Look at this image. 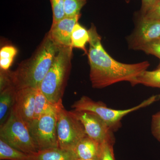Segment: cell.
I'll list each match as a JSON object with an SVG mask.
<instances>
[{
	"label": "cell",
	"instance_id": "2",
	"mask_svg": "<svg viewBox=\"0 0 160 160\" xmlns=\"http://www.w3.org/2000/svg\"><path fill=\"white\" fill-rule=\"evenodd\" d=\"M59 49L48 33L33 55L19 64L15 71H10L12 86L17 90L37 88L49 71Z\"/></svg>",
	"mask_w": 160,
	"mask_h": 160
},
{
	"label": "cell",
	"instance_id": "26",
	"mask_svg": "<svg viewBox=\"0 0 160 160\" xmlns=\"http://www.w3.org/2000/svg\"><path fill=\"white\" fill-rule=\"evenodd\" d=\"M12 86L10 76V71L0 72V92L9 86Z\"/></svg>",
	"mask_w": 160,
	"mask_h": 160
},
{
	"label": "cell",
	"instance_id": "23",
	"mask_svg": "<svg viewBox=\"0 0 160 160\" xmlns=\"http://www.w3.org/2000/svg\"><path fill=\"white\" fill-rule=\"evenodd\" d=\"M137 14L146 19L160 22V0H157L143 16H141L138 13Z\"/></svg>",
	"mask_w": 160,
	"mask_h": 160
},
{
	"label": "cell",
	"instance_id": "24",
	"mask_svg": "<svg viewBox=\"0 0 160 160\" xmlns=\"http://www.w3.org/2000/svg\"><path fill=\"white\" fill-rule=\"evenodd\" d=\"M141 50L146 54L155 56L160 60V38L149 43Z\"/></svg>",
	"mask_w": 160,
	"mask_h": 160
},
{
	"label": "cell",
	"instance_id": "21",
	"mask_svg": "<svg viewBox=\"0 0 160 160\" xmlns=\"http://www.w3.org/2000/svg\"><path fill=\"white\" fill-rule=\"evenodd\" d=\"M52 10V22L54 24L65 17L64 0H50Z\"/></svg>",
	"mask_w": 160,
	"mask_h": 160
},
{
	"label": "cell",
	"instance_id": "3",
	"mask_svg": "<svg viewBox=\"0 0 160 160\" xmlns=\"http://www.w3.org/2000/svg\"><path fill=\"white\" fill-rule=\"evenodd\" d=\"M72 47H59L54 61L39 87L53 105L62 102V98L71 69Z\"/></svg>",
	"mask_w": 160,
	"mask_h": 160
},
{
	"label": "cell",
	"instance_id": "19",
	"mask_svg": "<svg viewBox=\"0 0 160 160\" xmlns=\"http://www.w3.org/2000/svg\"><path fill=\"white\" fill-rule=\"evenodd\" d=\"M17 54V49L14 46H3L0 50V69L4 71H9L15 57Z\"/></svg>",
	"mask_w": 160,
	"mask_h": 160
},
{
	"label": "cell",
	"instance_id": "30",
	"mask_svg": "<svg viewBox=\"0 0 160 160\" xmlns=\"http://www.w3.org/2000/svg\"><path fill=\"white\" fill-rule=\"evenodd\" d=\"M158 68H160V61L159 64L158 66Z\"/></svg>",
	"mask_w": 160,
	"mask_h": 160
},
{
	"label": "cell",
	"instance_id": "1",
	"mask_svg": "<svg viewBox=\"0 0 160 160\" xmlns=\"http://www.w3.org/2000/svg\"><path fill=\"white\" fill-rule=\"evenodd\" d=\"M90 36L88 61L90 66L89 78L94 89H103L122 82H128L132 86L138 77L147 70L150 63L144 61L135 64L118 62L104 49L102 38L93 24L88 29Z\"/></svg>",
	"mask_w": 160,
	"mask_h": 160
},
{
	"label": "cell",
	"instance_id": "13",
	"mask_svg": "<svg viewBox=\"0 0 160 160\" xmlns=\"http://www.w3.org/2000/svg\"><path fill=\"white\" fill-rule=\"evenodd\" d=\"M73 152L58 148L38 150L29 154V160H76Z\"/></svg>",
	"mask_w": 160,
	"mask_h": 160
},
{
	"label": "cell",
	"instance_id": "27",
	"mask_svg": "<svg viewBox=\"0 0 160 160\" xmlns=\"http://www.w3.org/2000/svg\"><path fill=\"white\" fill-rule=\"evenodd\" d=\"M156 1L157 0H142L141 9L138 12V14L141 16H144Z\"/></svg>",
	"mask_w": 160,
	"mask_h": 160
},
{
	"label": "cell",
	"instance_id": "25",
	"mask_svg": "<svg viewBox=\"0 0 160 160\" xmlns=\"http://www.w3.org/2000/svg\"><path fill=\"white\" fill-rule=\"evenodd\" d=\"M151 130L153 137L160 142V111L152 117Z\"/></svg>",
	"mask_w": 160,
	"mask_h": 160
},
{
	"label": "cell",
	"instance_id": "6",
	"mask_svg": "<svg viewBox=\"0 0 160 160\" xmlns=\"http://www.w3.org/2000/svg\"><path fill=\"white\" fill-rule=\"evenodd\" d=\"M86 136L82 124L72 110L67 111L63 104L60 105L57 118L58 148L72 152L78 143Z\"/></svg>",
	"mask_w": 160,
	"mask_h": 160
},
{
	"label": "cell",
	"instance_id": "15",
	"mask_svg": "<svg viewBox=\"0 0 160 160\" xmlns=\"http://www.w3.org/2000/svg\"><path fill=\"white\" fill-rule=\"evenodd\" d=\"M90 36L89 30L80 25L78 22L75 25L72 33V48L81 49L87 54L86 45L89 43Z\"/></svg>",
	"mask_w": 160,
	"mask_h": 160
},
{
	"label": "cell",
	"instance_id": "9",
	"mask_svg": "<svg viewBox=\"0 0 160 160\" xmlns=\"http://www.w3.org/2000/svg\"><path fill=\"white\" fill-rule=\"evenodd\" d=\"M137 24L127 41L129 49L141 50L149 43L160 38V22L146 19L137 14Z\"/></svg>",
	"mask_w": 160,
	"mask_h": 160
},
{
	"label": "cell",
	"instance_id": "16",
	"mask_svg": "<svg viewBox=\"0 0 160 160\" xmlns=\"http://www.w3.org/2000/svg\"><path fill=\"white\" fill-rule=\"evenodd\" d=\"M56 105L50 102L41 91L39 87L35 89V94L34 120H38L42 115Z\"/></svg>",
	"mask_w": 160,
	"mask_h": 160
},
{
	"label": "cell",
	"instance_id": "29",
	"mask_svg": "<svg viewBox=\"0 0 160 160\" xmlns=\"http://www.w3.org/2000/svg\"><path fill=\"white\" fill-rule=\"evenodd\" d=\"M125 1L127 3H129L130 2V0H125Z\"/></svg>",
	"mask_w": 160,
	"mask_h": 160
},
{
	"label": "cell",
	"instance_id": "14",
	"mask_svg": "<svg viewBox=\"0 0 160 160\" xmlns=\"http://www.w3.org/2000/svg\"><path fill=\"white\" fill-rule=\"evenodd\" d=\"M17 90L13 86H9L0 92V121L2 124L9 116L15 102Z\"/></svg>",
	"mask_w": 160,
	"mask_h": 160
},
{
	"label": "cell",
	"instance_id": "17",
	"mask_svg": "<svg viewBox=\"0 0 160 160\" xmlns=\"http://www.w3.org/2000/svg\"><path fill=\"white\" fill-rule=\"evenodd\" d=\"M1 160H29V154L19 151L0 139Z\"/></svg>",
	"mask_w": 160,
	"mask_h": 160
},
{
	"label": "cell",
	"instance_id": "5",
	"mask_svg": "<svg viewBox=\"0 0 160 160\" xmlns=\"http://www.w3.org/2000/svg\"><path fill=\"white\" fill-rule=\"evenodd\" d=\"M0 139L27 154L38 151L29 127L13 107L6 121L1 125Z\"/></svg>",
	"mask_w": 160,
	"mask_h": 160
},
{
	"label": "cell",
	"instance_id": "12",
	"mask_svg": "<svg viewBox=\"0 0 160 160\" xmlns=\"http://www.w3.org/2000/svg\"><path fill=\"white\" fill-rule=\"evenodd\" d=\"M101 147V144L86 136L78 143L72 152L77 159H89L98 158Z\"/></svg>",
	"mask_w": 160,
	"mask_h": 160
},
{
	"label": "cell",
	"instance_id": "28",
	"mask_svg": "<svg viewBox=\"0 0 160 160\" xmlns=\"http://www.w3.org/2000/svg\"><path fill=\"white\" fill-rule=\"evenodd\" d=\"M76 160H98V158H94L89 159H77Z\"/></svg>",
	"mask_w": 160,
	"mask_h": 160
},
{
	"label": "cell",
	"instance_id": "11",
	"mask_svg": "<svg viewBox=\"0 0 160 160\" xmlns=\"http://www.w3.org/2000/svg\"><path fill=\"white\" fill-rule=\"evenodd\" d=\"M35 89L26 88L17 90L13 106L29 128L34 120Z\"/></svg>",
	"mask_w": 160,
	"mask_h": 160
},
{
	"label": "cell",
	"instance_id": "22",
	"mask_svg": "<svg viewBox=\"0 0 160 160\" xmlns=\"http://www.w3.org/2000/svg\"><path fill=\"white\" fill-rule=\"evenodd\" d=\"M114 144L108 142L102 143L98 160H115L113 150Z\"/></svg>",
	"mask_w": 160,
	"mask_h": 160
},
{
	"label": "cell",
	"instance_id": "4",
	"mask_svg": "<svg viewBox=\"0 0 160 160\" xmlns=\"http://www.w3.org/2000/svg\"><path fill=\"white\" fill-rule=\"evenodd\" d=\"M160 100V95H152L132 108L126 109H115L109 108L102 102H96L89 97L83 96L76 101L71 107L75 111L89 112L97 115L107 124L113 132L122 126L124 117L133 112L148 107Z\"/></svg>",
	"mask_w": 160,
	"mask_h": 160
},
{
	"label": "cell",
	"instance_id": "20",
	"mask_svg": "<svg viewBox=\"0 0 160 160\" xmlns=\"http://www.w3.org/2000/svg\"><path fill=\"white\" fill-rule=\"evenodd\" d=\"M87 2V0H64L65 17H74L81 15V10Z\"/></svg>",
	"mask_w": 160,
	"mask_h": 160
},
{
	"label": "cell",
	"instance_id": "10",
	"mask_svg": "<svg viewBox=\"0 0 160 160\" xmlns=\"http://www.w3.org/2000/svg\"><path fill=\"white\" fill-rule=\"evenodd\" d=\"M81 15L74 17H65L58 22L52 24L48 34L59 47H72L71 37L73 27Z\"/></svg>",
	"mask_w": 160,
	"mask_h": 160
},
{
	"label": "cell",
	"instance_id": "18",
	"mask_svg": "<svg viewBox=\"0 0 160 160\" xmlns=\"http://www.w3.org/2000/svg\"><path fill=\"white\" fill-rule=\"evenodd\" d=\"M139 84L160 89V68L152 71L147 70L142 72L137 78L133 86Z\"/></svg>",
	"mask_w": 160,
	"mask_h": 160
},
{
	"label": "cell",
	"instance_id": "8",
	"mask_svg": "<svg viewBox=\"0 0 160 160\" xmlns=\"http://www.w3.org/2000/svg\"><path fill=\"white\" fill-rule=\"evenodd\" d=\"M72 111L82 124L87 136L100 144L115 142L114 132L97 115L89 112Z\"/></svg>",
	"mask_w": 160,
	"mask_h": 160
},
{
	"label": "cell",
	"instance_id": "7",
	"mask_svg": "<svg viewBox=\"0 0 160 160\" xmlns=\"http://www.w3.org/2000/svg\"><path fill=\"white\" fill-rule=\"evenodd\" d=\"M59 103L44 113L38 120L33 121L29 127L32 136L38 150L58 148L57 118Z\"/></svg>",
	"mask_w": 160,
	"mask_h": 160
}]
</instances>
